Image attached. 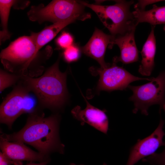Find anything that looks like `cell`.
Returning a JSON list of instances; mask_svg holds the SVG:
<instances>
[{
  "label": "cell",
  "mask_w": 165,
  "mask_h": 165,
  "mask_svg": "<svg viewBox=\"0 0 165 165\" xmlns=\"http://www.w3.org/2000/svg\"><path fill=\"white\" fill-rule=\"evenodd\" d=\"M60 121L57 114L45 117L44 114L35 111L29 114L21 130L11 134H2L0 137L8 141L30 145L47 156L55 152L63 154L64 145L60 138Z\"/></svg>",
  "instance_id": "obj_1"
},
{
  "label": "cell",
  "mask_w": 165,
  "mask_h": 165,
  "mask_svg": "<svg viewBox=\"0 0 165 165\" xmlns=\"http://www.w3.org/2000/svg\"><path fill=\"white\" fill-rule=\"evenodd\" d=\"M52 53L47 46L39 52L34 33L30 36L20 37L13 41L0 53L1 62L5 69L21 76L37 77L42 73L44 67L40 61L48 59Z\"/></svg>",
  "instance_id": "obj_2"
},
{
  "label": "cell",
  "mask_w": 165,
  "mask_h": 165,
  "mask_svg": "<svg viewBox=\"0 0 165 165\" xmlns=\"http://www.w3.org/2000/svg\"><path fill=\"white\" fill-rule=\"evenodd\" d=\"M60 57L40 77L21 76L20 79L30 91L34 94L41 106L52 110L62 108L67 98V72H61L59 69Z\"/></svg>",
  "instance_id": "obj_3"
},
{
  "label": "cell",
  "mask_w": 165,
  "mask_h": 165,
  "mask_svg": "<svg viewBox=\"0 0 165 165\" xmlns=\"http://www.w3.org/2000/svg\"><path fill=\"white\" fill-rule=\"evenodd\" d=\"M79 2L95 12L113 36L123 35L136 28L138 24L130 10V6L134 2L133 1H116L115 4L109 6Z\"/></svg>",
  "instance_id": "obj_4"
},
{
  "label": "cell",
  "mask_w": 165,
  "mask_h": 165,
  "mask_svg": "<svg viewBox=\"0 0 165 165\" xmlns=\"http://www.w3.org/2000/svg\"><path fill=\"white\" fill-rule=\"evenodd\" d=\"M85 7L79 1L54 0L46 6L42 4L32 6L27 15L31 20L40 24L46 21L54 23L72 18L83 21L90 17V14L85 12Z\"/></svg>",
  "instance_id": "obj_5"
},
{
  "label": "cell",
  "mask_w": 165,
  "mask_h": 165,
  "mask_svg": "<svg viewBox=\"0 0 165 165\" xmlns=\"http://www.w3.org/2000/svg\"><path fill=\"white\" fill-rule=\"evenodd\" d=\"M128 88L133 93L129 100L134 102L133 113L140 111L147 116L149 107L156 104L160 105V110L163 109L165 112V70L150 82L138 86L129 85Z\"/></svg>",
  "instance_id": "obj_6"
},
{
  "label": "cell",
  "mask_w": 165,
  "mask_h": 165,
  "mask_svg": "<svg viewBox=\"0 0 165 165\" xmlns=\"http://www.w3.org/2000/svg\"><path fill=\"white\" fill-rule=\"evenodd\" d=\"M19 82L4 98L0 105V123L6 125L10 129L21 115L35 111V103L29 94L30 91L20 80Z\"/></svg>",
  "instance_id": "obj_7"
},
{
  "label": "cell",
  "mask_w": 165,
  "mask_h": 165,
  "mask_svg": "<svg viewBox=\"0 0 165 165\" xmlns=\"http://www.w3.org/2000/svg\"><path fill=\"white\" fill-rule=\"evenodd\" d=\"M116 64L113 62L112 65L108 68H90L92 73L99 75L96 89L97 92L124 90L134 81L143 80L151 81L153 78H144L135 76Z\"/></svg>",
  "instance_id": "obj_8"
},
{
  "label": "cell",
  "mask_w": 165,
  "mask_h": 165,
  "mask_svg": "<svg viewBox=\"0 0 165 165\" xmlns=\"http://www.w3.org/2000/svg\"><path fill=\"white\" fill-rule=\"evenodd\" d=\"M164 123V121L161 118L158 127L151 135L138 140L130 149L126 165H134L141 159L155 153L160 147L164 146L163 138L165 135L163 130Z\"/></svg>",
  "instance_id": "obj_9"
},
{
  "label": "cell",
  "mask_w": 165,
  "mask_h": 165,
  "mask_svg": "<svg viewBox=\"0 0 165 165\" xmlns=\"http://www.w3.org/2000/svg\"><path fill=\"white\" fill-rule=\"evenodd\" d=\"M114 38L115 36L106 34L96 28L92 36L87 43L82 47L81 50L84 54L96 60L101 68H108L111 65L105 61V54L108 46L109 48H112Z\"/></svg>",
  "instance_id": "obj_10"
},
{
  "label": "cell",
  "mask_w": 165,
  "mask_h": 165,
  "mask_svg": "<svg viewBox=\"0 0 165 165\" xmlns=\"http://www.w3.org/2000/svg\"><path fill=\"white\" fill-rule=\"evenodd\" d=\"M0 147L2 152L9 159L15 161L41 163L50 161L49 156L33 150L24 143L9 141L0 137Z\"/></svg>",
  "instance_id": "obj_11"
},
{
  "label": "cell",
  "mask_w": 165,
  "mask_h": 165,
  "mask_svg": "<svg viewBox=\"0 0 165 165\" xmlns=\"http://www.w3.org/2000/svg\"><path fill=\"white\" fill-rule=\"evenodd\" d=\"M85 101L86 108L82 110L80 106H76L72 110V116L81 122L82 125L87 123L106 134L108 129V120L105 111L96 108Z\"/></svg>",
  "instance_id": "obj_12"
},
{
  "label": "cell",
  "mask_w": 165,
  "mask_h": 165,
  "mask_svg": "<svg viewBox=\"0 0 165 165\" xmlns=\"http://www.w3.org/2000/svg\"><path fill=\"white\" fill-rule=\"evenodd\" d=\"M136 28L123 35L115 36L112 45H117L119 47L120 54L119 57L113 58V62H121L125 64L134 63L138 61V51L134 38Z\"/></svg>",
  "instance_id": "obj_13"
},
{
  "label": "cell",
  "mask_w": 165,
  "mask_h": 165,
  "mask_svg": "<svg viewBox=\"0 0 165 165\" xmlns=\"http://www.w3.org/2000/svg\"><path fill=\"white\" fill-rule=\"evenodd\" d=\"M152 26L151 31L141 52L142 57L138 72L142 75H150L154 68V58L156 50V40L154 28Z\"/></svg>",
  "instance_id": "obj_14"
},
{
  "label": "cell",
  "mask_w": 165,
  "mask_h": 165,
  "mask_svg": "<svg viewBox=\"0 0 165 165\" xmlns=\"http://www.w3.org/2000/svg\"><path fill=\"white\" fill-rule=\"evenodd\" d=\"M132 13L137 24L142 22L148 23L152 26L164 24L165 31V6H158L153 5L152 8L149 10L135 9Z\"/></svg>",
  "instance_id": "obj_15"
},
{
  "label": "cell",
  "mask_w": 165,
  "mask_h": 165,
  "mask_svg": "<svg viewBox=\"0 0 165 165\" xmlns=\"http://www.w3.org/2000/svg\"><path fill=\"white\" fill-rule=\"evenodd\" d=\"M77 20L72 18L53 23L38 33H34L37 47L39 51L43 46L51 41L63 28Z\"/></svg>",
  "instance_id": "obj_16"
},
{
  "label": "cell",
  "mask_w": 165,
  "mask_h": 165,
  "mask_svg": "<svg viewBox=\"0 0 165 165\" xmlns=\"http://www.w3.org/2000/svg\"><path fill=\"white\" fill-rule=\"evenodd\" d=\"M16 0H0V16L2 30L0 32L1 44L9 39L10 36L8 30V23L11 7H13Z\"/></svg>",
  "instance_id": "obj_17"
},
{
  "label": "cell",
  "mask_w": 165,
  "mask_h": 165,
  "mask_svg": "<svg viewBox=\"0 0 165 165\" xmlns=\"http://www.w3.org/2000/svg\"><path fill=\"white\" fill-rule=\"evenodd\" d=\"M21 76L17 74L10 73L0 69V91L2 92L5 89L15 84L20 80Z\"/></svg>",
  "instance_id": "obj_18"
},
{
  "label": "cell",
  "mask_w": 165,
  "mask_h": 165,
  "mask_svg": "<svg viewBox=\"0 0 165 165\" xmlns=\"http://www.w3.org/2000/svg\"><path fill=\"white\" fill-rule=\"evenodd\" d=\"M80 50L76 45L73 44L65 49L63 53L64 60L68 63L77 61L80 57Z\"/></svg>",
  "instance_id": "obj_19"
},
{
  "label": "cell",
  "mask_w": 165,
  "mask_h": 165,
  "mask_svg": "<svg viewBox=\"0 0 165 165\" xmlns=\"http://www.w3.org/2000/svg\"><path fill=\"white\" fill-rule=\"evenodd\" d=\"M73 41V36L70 33L65 31L62 32L55 41L58 47L64 50L72 45Z\"/></svg>",
  "instance_id": "obj_20"
},
{
  "label": "cell",
  "mask_w": 165,
  "mask_h": 165,
  "mask_svg": "<svg viewBox=\"0 0 165 165\" xmlns=\"http://www.w3.org/2000/svg\"><path fill=\"white\" fill-rule=\"evenodd\" d=\"M165 148L160 153H154L146 158L142 159L144 162H147L152 165H165V141H164Z\"/></svg>",
  "instance_id": "obj_21"
},
{
  "label": "cell",
  "mask_w": 165,
  "mask_h": 165,
  "mask_svg": "<svg viewBox=\"0 0 165 165\" xmlns=\"http://www.w3.org/2000/svg\"><path fill=\"white\" fill-rule=\"evenodd\" d=\"M22 165L21 162L12 160L7 157L2 152H0V165Z\"/></svg>",
  "instance_id": "obj_22"
},
{
  "label": "cell",
  "mask_w": 165,
  "mask_h": 165,
  "mask_svg": "<svg viewBox=\"0 0 165 165\" xmlns=\"http://www.w3.org/2000/svg\"><path fill=\"white\" fill-rule=\"evenodd\" d=\"M161 1H162L139 0L138 2L135 5L134 8L135 9L144 10L145 7L147 5Z\"/></svg>",
  "instance_id": "obj_23"
},
{
  "label": "cell",
  "mask_w": 165,
  "mask_h": 165,
  "mask_svg": "<svg viewBox=\"0 0 165 165\" xmlns=\"http://www.w3.org/2000/svg\"><path fill=\"white\" fill-rule=\"evenodd\" d=\"M49 160H48L39 163H35L31 162L26 165H46L49 163Z\"/></svg>",
  "instance_id": "obj_24"
},
{
  "label": "cell",
  "mask_w": 165,
  "mask_h": 165,
  "mask_svg": "<svg viewBox=\"0 0 165 165\" xmlns=\"http://www.w3.org/2000/svg\"><path fill=\"white\" fill-rule=\"evenodd\" d=\"M69 165H84L82 164H79V165H77V164H74V163H72L70 164H69Z\"/></svg>",
  "instance_id": "obj_25"
},
{
  "label": "cell",
  "mask_w": 165,
  "mask_h": 165,
  "mask_svg": "<svg viewBox=\"0 0 165 165\" xmlns=\"http://www.w3.org/2000/svg\"></svg>",
  "instance_id": "obj_26"
}]
</instances>
